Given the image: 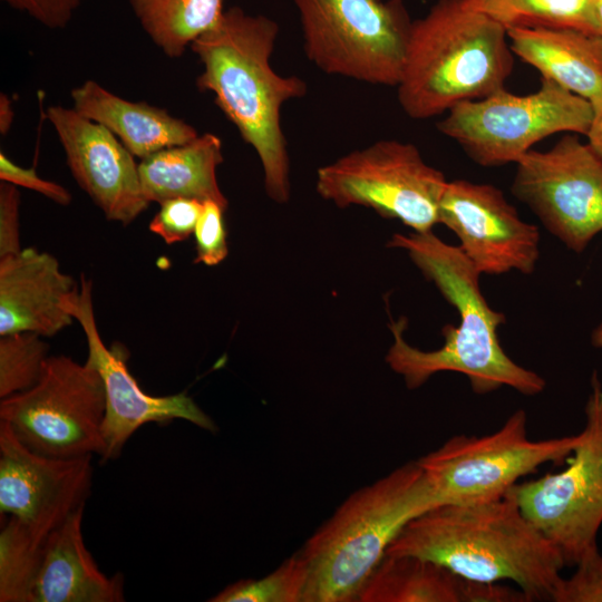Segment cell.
Listing matches in <instances>:
<instances>
[{"mask_svg": "<svg viewBox=\"0 0 602 602\" xmlns=\"http://www.w3.org/2000/svg\"><path fill=\"white\" fill-rule=\"evenodd\" d=\"M48 344L31 332L0 336V398L33 387L48 359Z\"/></svg>", "mask_w": 602, "mask_h": 602, "instance_id": "26", "label": "cell"}, {"mask_svg": "<svg viewBox=\"0 0 602 602\" xmlns=\"http://www.w3.org/2000/svg\"><path fill=\"white\" fill-rule=\"evenodd\" d=\"M93 284L80 276L79 292L70 311L86 336V362L97 369L105 388L106 409L103 435L106 453L101 462L118 457L132 435L148 423L165 424L173 419L186 420L202 429L216 431L217 426L186 392L152 396L142 390L129 372L119 349H109L100 338L93 304Z\"/></svg>", "mask_w": 602, "mask_h": 602, "instance_id": "14", "label": "cell"}, {"mask_svg": "<svg viewBox=\"0 0 602 602\" xmlns=\"http://www.w3.org/2000/svg\"><path fill=\"white\" fill-rule=\"evenodd\" d=\"M438 219L456 234L459 249L480 274L534 271L540 256L538 229L523 221L496 186L447 182Z\"/></svg>", "mask_w": 602, "mask_h": 602, "instance_id": "13", "label": "cell"}, {"mask_svg": "<svg viewBox=\"0 0 602 602\" xmlns=\"http://www.w3.org/2000/svg\"><path fill=\"white\" fill-rule=\"evenodd\" d=\"M79 285L59 262L35 247L0 259V336L31 332L52 337L70 326Z\"/></svg>", "mask_w": 602, "mask_h": 602, "instance_id": "17", "label": "cell"}, {"mask_svg": "<svg viewBox=\"0 0 602 602\" xmlns=\"http://www.w3.org/2000/svg\"><path fill=\"white\" fill-rule=\"evenodd\" d=\"M592 343L595 348L602 349V323L592 333Z\"/></svg>", "mask_w": 602, "mask_h": 602, "instance_id": "36", "label": "cell"}, {"mask_svg": "<svg viewBox=\"0 0 602 602\" xmlns=\"http://www.w3.org/2000/svg\"><path fill=\"white\" fill-rule=\"evenodd\" d=\"M436 505L417 460L352 493L300 550L309 571L302 602H357L404 526Z\"/></svg>", "mask_w": 602, "mask_h": 602, "instance_id": "5", "label": "cell"}, {"mask_svg": "<svg viewBox=\"0 0 602 602\" xmlns=\"http://www.w3.org/2000/svg\"><path fill=\"white\" fill-rule=\"evenodd\" d=\"M46 117L72 177L107 220L126 225L148 207L135 156L111 132L74 107L52 105Z\"/></svg>", "mask_w": 602, "mask_h": 602, "instance_id": "15", "label": "cell"}, {"mask_svg": "<svg viewBox=\"0 0 602 602\" xmlns=\"http://www.w3.org/2000/svg\"><path fill=\"white\" fill-rule=\"evenodd\" d=\"M514 55L593 104L602 94V37L567 27H517L507 30Z\"/></svg>", "mask_w": 602, "mask_h": 602, "instance_id": "20", "label": "cell"}, {"mask_svg": "<svg viewBox=\"0 0 602 602\" xmlns=\"http://www.w3.org/2000/svg\"><path fill=\"white\" fill-rule=\"evenodd\" d=\"M439 563L486 584L509 581L527 601H554L565 566L555 545L524 515L513 495L439 504L409 521L387 553Z\"/></svg>", "mask_w": 602, "mask_h": 602, "instance_id": "2", "label": "cell"}, {"mask_svg": "<svg viewBox=\"0 0 602 602\" xmlns=\"http://www.w3.org/2000/svg\"><path fill=\"white\" fill-rule=\"evenodd\" d=\"M203 203L195 198L176 197L159 203V211L149 223V231L167 244L185 241L194 234Z\"/></svg>", "mask_w": 602, "mask_h": 602, "instance_id": "27", "label": "cell"}, {"mask_svg": "<svg viewBox=\"0 0 602 602\" xmlns=\"http://www.w3.org/2000/svg\"><path fill=\"white\" fill-rule=\"evenodd\" d=\"M590 22L592 32L602 37V0H592Z\"/></svg>", "mask_w": 602, "mask_h": 602, "instance_id": "35", "label": "cell"}, {"mask_svg": "<svg viewBox=\"0 0 602 602\" xmlns=\"http://www.w3.org/2000/svg\"><path fill=\"white\" fill-rule=\"evenodd\" d=\"M50 29L65 28L85 0H1Z\"/></svg>", "mask_w": 602, "mask_h": 602, "instance_id": "31", "label": "cell"}, {"mask_svg": "<svg viewBox=\"0 0 602 602\" xmlns=\"http://www.w3.org/2000/svg\"><path fill=\"white\" fill-rule=\"evenodd\" d=\"M278 33L274 20L232 7L190 48L203 65L197 88L214 95L217 107L256 152L266 194L285 203L289 155L281 109L285 101L304 96L308 87L300 77L281 76L271 67Z\"/></svg>", "mask_w": 602, "mask_h": 602, "instance_id": "3", "label": "cell"}, {"mask_svg": "<svg viewBox=\"0 0 602 602\" xmlns=\"http://www.w3.org/2000/svg\"><path fill=\"white\" fill-rule=\"evenodd\" d=\"M388 246L406 251L459 314L457 327H443L445 342L433 351L420 350L405 340L406 319L391 321L394 343L386 361L409 389L423 386L441 371L465 375L473 391L479 395L504 386L526 396L545 389L543 377L520 366L503 350L497 329L505 315L486 302L479 288L480 273L459 246L441 241L431 231L396 233Z\"/></svg>", "mask_w": 602, "mask_h": 602, "instance_id": "1", "label": "cell"}, {"mask_svg": "<svg viewBox=\"0 0 602 602\" xmlns=\"http://www.w3.org/2000/svg\"><path fill=\"white\" fill-rule=\"evenodd\" d=\"M592 105L552 80L515 95L505 88L480 99L463 101L447 111L438 130L455 140L484 167L517 163L540 140L562 132L586 135Z\"/></svg>", "mask_w": 602, "mask_h": 602, "instance_id": "7", "label": "cell"}, {"mask_svg": "<svg viewBox=\"0 0 602 602\" xmlns=\"http://www.w3.org/2000/svg\"><path fill=\"white\" fill-rule=\"evenodd\" d=\"M562 577L553 602H602V554L595 551Z\"/></svg>", "mask_w": 602, "mask_h": 602, "instance_id": "29", "label": "cell"}, {"mask_svg": "<svg viewBox=\"0 0 602 602\" xmlns=\"http://www.w3.org/2000/svg\"><path fill=\"white\" fill-rule=\"evenodd\" d=\"M223 162L222 140L213 133L161 149L138 163L142 190L149 203L186 197L213 201L225 210L229 201L216 178Z\"/></svg>", "mask_w": 602, "mask_h": 602, "instance_id": "22", "label": "cell"}, {"mask_svg": "<svg viewBox=\"0 0 602 602\" xmlns=\"http://www.w3.org/2000/svg\"><path fill=\"white\" fill-rule=\"evenodd\" d=\"M593 115L586 133L588 144L602 161V94L593 103Z\"/></svg>", "mask_w": 602, "mask_h": 602, "instance_id": "33", "label": "cell"}, {"mask_svg": "<svg viewBox=\"0 0 602 602\" xmlns=\"http://www.w3.org/2000/svg\"><path fill=\"white\" fill-rule=\"evenodd\" d=\"M93 456L61 459L25 446L0 421V513L25 522L67 518L86 504Z\"/></svg>", "mask_w": 602, "mask_h": 602, "instance_id": "16", "label": "cell"}, {"mask_svg": "<svg viewBox=\"0 0 602 602\" xmlns=\"http://www.w3.org/2000/svg\"><path fill=\"white\" fill-rule=\"evenodd\" d=\"M308 574L307 561L301 552H297L268 575L236 581L208 601L302 602Z\"/></svg>", "mask_w": 602, "mask_h": 602, "instance_id": "25", "label": "cell"}, {"mask_svg": "<svg viewBox=\"0 0 602 602\" xmlns=\"http://www.w3.org/2000/svg\"><path fill=\"white\" fill-rule=\"evenodd\" d=\"M565 468L516 484L509 493L524 515L575 566L598 551L602 525V385L596 373L585 425Z\"/></svg>", "mask_w": 602, "mask_h": 602, "instance_id": "10", "label": "cell"}, {"mask_svg": "<svg viewBox=\"0 0 602 602\" xmlns=\"http://www.w3.org/2000/svg\"><path fill=\"white\" fill-rule=\"evenodd\" d=\"M72 107L103 125L139 159L198 136L185 120L145 101H132L88 79L70 91Z\"/></svg>", "mask_w": 602, "mask_h": 602, "instance_id": "21", "label": "cell"}, {"mask_svg": "<svg viewBox=\"0 0 602 602\" xmlns=\"http://www.w3.org/2000/svg\"><path fill=\"white\" fill-rule=\"evenodd\" d=\"M19 207L20 193L18 186L1 182L0 184V259L19 253Z\"/></svg>", "mask_w": 602, "mask_h": 602, "instance_id": "32", "label": "cell"}, {"mask_svg": "<svg viewBox=\"0 0 602 602\" xmlns=\"http://www.w3.org/2000/svg\"><path fill=\"white\" fill-rule=\"evenodd\" d=\"M144 32L167 57L178 58L214 27L223 0H129Z\"/></svg>", "mask_w": 602, "mask_h": 602, "instance_id": "23", "label": "cell"}, {"mask_svg": "<svg viewBox=\"0 0 602 602\" xmlns=\"http://www.w3.org/2000/svg\"><path fill=\"white\" fill-rule=\"evenodd\" d=\"M512 193L574 252L602 232V161L576 136L526 153L516 163Z\"/></svg>", "mask_w": 602, "mask_h": 602, "instance_id": "12", "label": "cell"}, {"mask_svg": "<svg viewBox=\"0 0 602 602\" xmlns=\"http://www.w3.org/2000/svg\"><path fill=\"white\" fill-rule=\"evenodd\" d=\"M308 59L329 75L397 87L412 21L401 0H294Z\"/></svg>", "mask_w": 602, "mask_h": 602, "instance_id": "6", "label": "cell"}, {"mask_svg": "<svg viewBox=\"0 0 602 602\" xmlns=\"http://www.w3.org/2000/svg\"><path fill=\"white\" fill-rule=\"evenodd\" d=\"M226 210L219 203L207 201L195 226L194 236L196 245L195 263L208 266L221 263L229 253L224 212Z\"/></svg>", "mask_w": 602, "mask_h": 602, "instance_id": "28", "label": "cell"}, {"mask_svg": "<svg viewBox=\"0 0 602 602\" xmlns=\"http://www.w3.org/2000/svg\"><path fill=\"white\" fill-rule=\"evenodd\" d=\"M0 179L35 191L59 205H68L71 195L58 183L40 177L35 167H22L11 161L6 153L0 152Z\"/></svg>", "mask_w": 602, "mask_h": 602, "instance_id": "30", "label": "cell"}, {"mask_svg": "<svg viewBox=\"0 0 602 602\" xmlns=\"http://www.w3.org/2000/svg\"><path fill=\"white\" fill-rule=\"evenodd\" d=\"M447 182L414 144L381 139L320 167L315 188L339 207H370L414 232L425 233L439 223V203Z\"/></svg>", "mask_w": 602, "mask_h": 602, "instance_id": "11", "label": "cell"}, {"mask_svg": "<svg viewBox=\"0 0 602 602\" xmlns=\"http://www.w3.org/2000/svg\"><path fill=\"white\" fill-rule=\"evenodd\" d=\"M506 29L464 0H438L412 21L398 100L407 116L427 119L503 88L514 66Z\"/></svg>", "mask_w": 602, "mask_h": 602, "instance_id": "4", "label": "cell"}, {"mask_svg": "<svg viewBox=\"0 0 602 602\" xmlns=\"http://www.w3.org/2000/svg\"><path fill=\"white\" fill-rule=\"evenodd\" d=\"M579 434L534 440L527 414L515 410L496 431L455 435L417 459L439 504L480 503L505 496L547 463L566 462Z\"/></svg>", "mask_w": 602, "mask_h": 602, "instance_id": "9", "label": "cell"}, {"mask_svg": "<svg viewBox=\"0 0 602 602\" xmlns=\"http://www.w3.org/2000/svg\"><path fill=\"white\" fill-rule=\"evenodd\" d=\"M85 505L74 511L48 540L36 575L32 602H122V573L107 576L82 535Z\"/></svg>", "mask_w": 602, "mask_h": 602, "instance_id": "19", "label": "cell"}, {"mask_svg": "<svg viewBox=\"0 0 602 602\" xmlns=\"http://www.w3.org/2000/svg\"><path fill=\"white\" fill-rule=\"evenodd\" d=\"M103 379L88 362L49 356L30 389L1 399L0 421L31 450L72 459L106 453Z\"/></svg>", "mask_w": 602, "mask_h": 602, "instance_id": "8", "label": "cell"}, {"mask_svg": "<svg viewBox=\"0 0 602 602\" xmlns=\"http://www.w3.org/2000/svg\"><path fill=\"white\" fill-rule=\"evenodd\" d=\"M465 4L502 25L517 27H567L592 32V0H464ZM593 33V32H592Z\"/></svg>", "mask_w": 602, "mask_h": 602, "instance_id": "24", "label": "cell"}, {"mask_svg": "<svg viewBox=\"0 0 602 602\" xmlns=\"http://www.w3.org/2000/svg\"><path fill=\"white\" fill-rule=\"evenodd\" d=\"M14 111L12 100L6 95H0V133L6 135L13 123Z\"/></svg>", "mask_w": 602, "mask_h": 602, "instance_id": "34", "label": "cell"}, {"mask_svg": "<svg viewBox=\"0 0 602 602\" xmlns=\"http://www.w3.org/2000/svg\"><path fill=\"white\" fill-rule=\"evenodd\" d=\"M357 602H527L518 589L468 581L415 555L386 554L361 588Z\"/></svg>", "mask_w": 602, "mask_h": 602, "instance_id": "18", "label": "cell"}]
</instances>
